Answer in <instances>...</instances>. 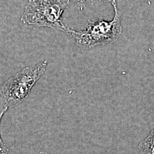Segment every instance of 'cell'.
<instances>
[{"label": "cell", "instance_id": "1", "mask_svg": "<svg viewBox=\"0 0 154 154\" xmlns=\"http://www.w3.org/2000/svg\"><path fill=\"white\" fill-rule=\"evenodd\" d=\"M114 11L111 21H105L102 17L88 20L86 29L75 31L69 28L66 33L75 39L77 45L84 49H90L100 45L112 44L119 38L122 32L121 16L116 0H110Z\"/></svg>", "mask_w": 154, "mask_h": 154}, {"label": "cell", "instance_id": "2", "mask_svg": "<svg viewBox=\"0 0 154 154\" xmlns=\"http://www.w3.org/2000/svg\"><path fill=\"white\" fill-rule=\"evenodd\" d=\"M48 61L27 67L9 79L0 88V116L26 99L34 84L46 72Z\"/></svg>", "mask_w": 154, "mask_h": 154}, {"label": "cell", "instance_id": "3", "mask_svg": "<svg viewBox=\"0 0 154 154\" xmlns=\"http://www.w3.org/2000/svg\"><path fill=\"white\" fill-rule=\"evenodd\" d=\"M70 0H29L22 14L25 24L46 27L66 32L69 28L62 22V14Z\"/></svg>", "mask_w": 154, "mask_h": 154}, {"label": "cell", "instance_id": "4", "mask_svg": "<svg viewBox=\"0 0 154 154\" xmlns=\"http://www.w3.org/2000/svg\"><path fill=\"white\" fill-rule=\"evenodd\" d=\"M138 149L140 154H154V128L139 143Z\"/></svg>", "mask_w": 154, "mask_h": 154}, {"label": "cell", "instance_id": "5", "mask_svg": "<svg viewBox=\"0 0 154 154\" xmlns=\"http://www.w3.org/2000/svg\"><path fill=\"white\" fill-rule=\"evenodd\" d=\"M2 116H0V122ZM0 154H11L9 149L6 146L5 144L2 142L0 135Z\"/></svg>", "mask_w": 154, "mask_h": 154}, {"label": "cell", "instance_id": "6", "mask_svg": "<svg viewBox=\"0 0 154 154\" xmlns=\"http://www.w3.org/2000/svg\"><path fill=\"white\" fill-rule=\"evenodd\" d=\"M75 2L79 4L80 5H82V6H84L85 5L86 2H94L95 1H108L110 2V0H72Z\"/></svg>", "mask_w": 154, "mask_h": 154}, {"label": "cell", "instance_id": "7", "mask_svg": "<svg viewBox=\"0 0 154 154\" xmlns=\"http://www.w3.org/2000/svg\"><path fill=\"white\" fill-rule=\"evenodd\" d=\"M48 154V153H46V152H39V154Z\"/></svg>", "mask_w": 154, "mask_h": 154}]
</instances>
